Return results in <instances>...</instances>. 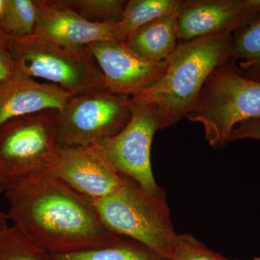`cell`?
Segmentation results:
<instances>
[{
  "instance_id": "ba28073f",
  "label": "cell",
  "mask_w": 260,
  "mask_h": 260,
  "mask_svg": "<svg viewBox=\"0 0 260 260\" xmlns=\"http://www.w3.org/2000/svg\"><path fill=\"white\" fill-rule=\"evenodd\" d=\"M131 111V117L122 129L99 145L121 175L153 196L167 200L165 191L154 177L150 160L154 135L164 129L158 111L153 105L132 102Z\"/></svg>"
},
{
  "instance_id": "2e32d148",
  "label": "cell",
  "mask_w": 260,
  "mask_h": 260,
  "mask_svg": "<svg viewBox=\"0 0 260 260\" xmlns=\"http://www.w3.org/2000/svg\"><path fill=\"white\" fill-rule=\"evenodd\" d=\"M180 0H129L120 21L118 39L124 42L130 32L154 19L176 12Z\"/></svg>"
},
{
  "instance_id": "4316f807",
  "label": "cell",
  "mask_w": 260,
  "mask_h": 260,
  "mask_svg": "<svg viewBox=\"0 0 260 260\" xmlns=\"http://www.w3.org/2000/svg\"><path fill=\"white\" fill-rule=\"evenodd\" d=\"M221 260H239V259H228V258L224 257V256H223V258H222ZM249 260H260V256H259V257L253 258V259H249Z\"/></svg>"
},
{
  "instance_id": "7a4b0ae2",
  "label": "cell",
  "mask_w": 260,
  "mask_h": 260,
  "mask_svg": "<svg viewBox=\"0 0 260 260\" xmlns=\"http://www.w3.org/2000/svg\"><path fill=\"white\" fill-rule=\"evenodd\" d=\"M232 34L218 32L179 42L165 60L167 69L161 78L130 100L155 107L164 129L177 124L193 110L214 70L232 61Z\"/></svg>"
},
{
  "instance_id": "d6986e66",
  "label": "cell",
  "mask_w": 260,
  "mask_h": 260,
  "mask_svg": "<svg viewBox=\"0 0 260 260\" xmlns=\"http://www.w3.org/2000/svg\"><path fill=\"white\" fill-rule=\"evenodd\" d=\"M68 8L91 22L120 21L128 1L125 0H61Z\"/></svg>"
},
{
  "instance_id": "e0dca14e",
  "label": "cell",
  "mask_w": 260,
  "mask_h": 260,
  "mask_svg": "<svg viewBox=\"0 0 260 260\" xmlns=\"http://www.w3.org/2000/svg\"><path fill=\"white\" fill-rule=\"evenodd\" d=\"M39 22V10L36 0H5L0 24L12 37L32 35Z\"/></svg>"
},
{
  "instance_id": "52a82bcc",
  "label": "cell",
  "mask_w": 260,
  "mask_h": 260,
  "mask_svg": "<svg viewBox=\"0 0 260 260\" xmlns=\"http://www.w3.org/2000/svg\"><path fill=\"white\" fill-rule=\"evenodd\" d=\"M56 112L20 116L0 126V193L13 181L47 166L59 146Z\"/></svg>"
},
{
  "instance_id": "5b68a950",
  "label": "cell",
  "mask_w": 260,
  "mask_h": 260,
  "mask_svg": "<svg viewBox=\"0 0 260 260\" xmlns=\"http://www.w3.org/2000/svg\"><path fill=\"white\" fill-rule=\"evenodd\" d=\"M11 53L20 71L75 94L107 90L88 46L70 47L38 35L12 37Z\"/></svg>"
},
{
  "instance_id": "3957f363",
  "label": "cell",
  "mask_w": 260,
  "mask_h": 260,
  "mask_svg": "<svg viewBox=\"0 0 260 260\" xmlns=\"http://www.w3.org/2000/svg\"><path fill=\"white\" fill-rule=\"evenodd\" d=\"M259 117L260 81L243 76L232 60L214 70L186 116L203 125L205 138L214 150L226 147L239 123Z\"/></svg>"
},
{
  "instance_id": "9c48e42d",
  "label": "cell",
  "mask_w": 260,
  "mask_h": 260,
  "mask_svg": "<svg viewBox=\"0 0 260 260\" xmlns=\"http://www.w3.org/2000/svg\"><path fill=\"white\" fill-rule=\"evenodd\" d=\"M44 169L93 200L114 194L126 180L113 167L100 145H59Z\"/></svg>"
},
{
  "instance_id": "8fae6325",
  "label": "cell",
  "mask_w": 260,
  "mask_h": 260,
  "mask_svg": "<svg viewBox=\"0 0 260 260\" xmlns=\"http://www.w3.org/2000/svg\"><path fill=\"white\" fill-rule=\"evenodd\" d=\"M259 16V10L249 0H180L177 10L179 43L218 32H234Z\"/></svg>"
},
{
  "instance_id": "277c9868",
  "label": "cell",
  "mask_w": 260,
  "mask_h": 260,
  "mask_svg": "<svg viewBox=\"0 0 260 260\" xmlns=\"http://www.w3.org/2000/svg\"><path fill=\"white\" fill-rule=\"evenodd\" d=\"M125 178L124 185L114 194L93 200L101 218L117 235L140 243L170 260L178 234L167 200L153 196Z\"/></svg>"
},
{
  "instance_id": "484cf974",
  "label": "cell",
  "mask_w": 260,
  "mask_h": 260,
  "mask_svg": "<svg viewBox=\"0 0 260 260\" xmlns=\"http://www.w3.org/2000/svg\"><path fill=\"white\" fill-rule=\"evenodd\" d=\"M5 6V0H0V18H1L2 15L3 14L4 12Z\"/></svg>"
},
{
  "instance_id": "8992f818",
  "label": "cell",
  "mask_w": 260,
  "mask_h": 260,
  "mask_svg": "<svg viewBox=\"0 0 260 260\" xmlns=\"http://www.w3.org/2000/svg\"><path fill=\"white\" fill-rule=\"evenodd\" d=\"M130 97L107 90L75 94L61 112L55 113L59 146L99 145L117 134L131 117Z\"/></svg>"
},
{
  "instance_id": "5bb4252c",
  "label": "cell",
  "mask_w": 260,
  "mask_h": 260,
  "mask_svg": "<svg viewBox=\"0 0 260 260\" xmlns=\"http://www.w3.org/2000/svg\"><path fill=\"white\" fill-rule=\"evenodd\" d=\"M124 42L144 59L165 61L179 44L177 11L161 15L135 29Z\"/></svg>"
},
{
  "instance_id": "44dd1931",
  "label": "cell",
  "mask_w": 260,
  "mask_h": 260,
  "mask_svg": "<svg viewBox=\"0 0 260 260\" xmlns=\"http://www.w3.org/2000/svg\"><path fill=\"white\" fill-rule=\"evenodd\" d=\"M215 252L189 234H178L177 244L170 260H221Z\"/></svg>"
},
{
  "instance_id": "9a60e30c",
  "label": "cell",
  "mask_w": 260,
  "mask_h": 260,
  "mask_svg": "<svg viewBox=\"0 0 260 260\" xmlns=\"http://www.w3.org/2000/svg\"><path fill=\"white\" fill-rule=\"evenodd\" d=\"M51 260H169L140 243L124 238L113 245L51 255Z\"/></svg>"
},
{
  "instance_id": "7402d4cb",
  "label": "cell",
  "mask_w": 260,
  "mask_h": 260,
  "mask_svg": "<svg viewBox=\"0 0 260 260\" xmlns=\"http://www.w3.org/2000/svg\"><path fill=\"white\" fill-rule=\"evenodd\" d=\"M12 37L0 24V85L6 81L15 69L11 53Z\"/></svg>"
},
{
  "instance_id": "603a6c76",
  "label": "cell",
  "mask_w": 260,
  "mask_h": 260,
  "mask_svg": "<svg viewBox=\"0 0 260 260\" xmlns=\"http://www.w3.org/2000/svg\"><path fill=\"white\" fill-rule=\"evenodd\" d=\"M256 140L260 142V117L239 123L231 135L230 142Z\"/></svg>"
},
{
  "instance_id": "4fadbf2b",
  "label": "cell",
  "mask_w": 260,
  "mask_h": 260,
  "mask_svg": "<svg viewBox=\"0 0 260 260\" xmlns=\"http://www.w3.org/2000/svg\"><path fill=\"white\" fill-rule=\"evenodd\" d=\"M75 93L50 83H39L17 68L0 85V126L5 122L47 110L61 112Z\"/></svg>"
},
{
  "instance_id": "cb8c5ba5",
  "label": "cell",
  "mask_w": 260,
  "mask_h": 260,
  "mask_svg": "<svg viewBox=\"0 0 260 260\" xmlns=\"http://www.w3.org/2000/svg\"><path fill=\"white\" fill-rule=\"evenodd\" d=\"M238 68L241 74L245 78L260 81V60L252 62L240 61Z\"/></svg>"
},
{
  "instance_id": "6da1fadb",
  "label": "cell",
  "mask_w": 260,
  "mask_h": 260,
  "mask_svg": "<svg viewBox=\"0 0 260 260\" xmlns=\"http://www.w3.org/2000/svg\"><path fill=\"white\" fill-rule=\"evenodd\" d=\"M8 219L51 255L113 245L124 237L103 222L93 200L46 169L7 186Z\"/></svg>"
},
{
  "instance_id": "ffe728a7",
  "label": "cell",
  "mask_w": 260,
  "mask_h": 260,
  "mask_svg": "<svg viewBox=\"0 0 260 260\" xmlns=\"http://www.w3.org/2000/svg\"><path fill=\"white\" fill-rule=\"evenodd\" d=\"M231 59L245 62L260 60V16L247 26L233 32Z\"/></svg>"
},
{
  "instance_id": "d4e9b609",
  "label": "cell",
  "mask_w": 260,
  "mask_h": 260,
  "mask_svg": "<svg viewBox=\"0 0 260 260\" xmlns=\"http://www.w3.org/2000/svg\"><path fill=\"white\" fill-rule=\"evenodd\" d=\"M8 219L7 213H5L3 210H0V234L8 226Z\"/></svg>"
},
{
  "instance_id": "7c38bea8",
  "label": "cell",
  "mask_w": 260,
  "mask_h": 260,
  "mask_svg": "<svg viewBox=\"0 0 260 260\" xmlns=\"http://www.w3.org/2000/svg\"><path fill=\"white\" fill-rule=\"evenodd\" d=\"M36 2L39 10V22L34 34L70 47L88 46L104 41H119V21H89L63 4L61 0Z\"/></svg>"
},
{
  "instance_id": "ac0fdd59",
  "label": "cell",
  "mask_w": 260,
  "mask_h": 260,
  "mask_svg": "<svg viewBox=\"0 0 260 260\" xmlns=\"http://www.w3.org/2000/svg\"><path fill=\"white\" fill-rule=\"evenodd\" d=\"M0 260H51V254L12 225L0 234Z\"/></svg>"
},
{
  "instance_id": "30bf717a",
  "label": "cell",
  "mask_w": 260,
  "mask_h": 260,
  "mask_svg": "<svg viewBox=\"0 0 260 260\" xmlns=\"http://www.w3.org/2000/svg\"><path fill=\"white\" fill-rule=\"evenodd\" d=\"M104 78L106 88L132 97L161 78L167 61L148 60L131 50L125 42L104 41L88 46Z\"/></svg>"
}]
</instances>
